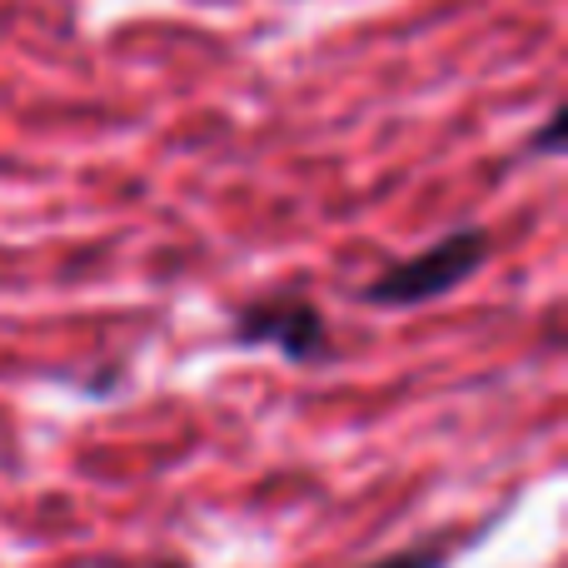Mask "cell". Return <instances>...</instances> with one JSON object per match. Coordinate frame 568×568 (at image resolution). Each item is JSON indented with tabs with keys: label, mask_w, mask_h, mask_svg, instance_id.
<instances>
[{
	"label": "cell",
	"mask_w": 568,
	"mask_h": 568,
	"mask_svg": "<svg viewBox=\"0 0 568 568\" xmlns=\"http://www.w3.org/2000/svg\"><path fill=\"white\" fill-rule=\"evenodd\" d=\"M484 265H489V230L469 225V230H454V235L434 240L419 255L384 265L379 275L359 290V300L379 304V310H414V304L444 300V294L459 290L464 280L479 275Z\"/></svg>",
	"instance_id": "cell-1"
},
{
	"label": "cell",
	"mask_w": 568,
	"mask_h": 568,
	"mask_svg": "<svg viewBox=\"0 0 568 568\" xmlns=\"http://www.w3.org/2000/svg\"><path fill=\"white\" fill-rule=\"evenodd\" d=\"M230 339L280 349L290 364H320L329 354V324H324L314 300L280 290V294H265V300L240 304L235 320H230Z\"/></svg>",
	"instance_id": "cell-2"
},
{
	"label": "cell",
	"mask_w": 568,
	"mask_h": 568,
	"mask_svg": "<svg viewBox=\"0 0 568 568\" xmlns=\"http://www.w3.org/2000/svg\"><path fill=\"white\" fill-rule=\"evenodd\" d=\"M359 568H449V554H444V544H409V549L379 554V559H369Z\"/></svg>",
	"instance_id": "cell-3"
},
{
	"label": "cell",
	"mask_w": 568,
	"mask_h": 568,
	"mask_svg": "<svg viewBox=\"0 0 568 568\" xmlns=\"http://www.w3.org/2000/svg\"><path fill=\"white\" fill-rule=\"evenodd\" d=\"M564 120H568V110H564V105L554 110L549 120H544V130L529 140V150H534V155H554V150H559V140H564Z\"/></svg>",
	"instance_id": "cell-4"
}]
</instances>
